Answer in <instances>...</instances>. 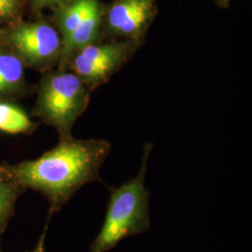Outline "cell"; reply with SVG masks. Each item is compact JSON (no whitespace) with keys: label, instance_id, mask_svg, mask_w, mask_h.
Returning <instances> with one entry per match:
<instances>
[{"label":"cell","instance_id":"obj_5","mask_svg":"<svg viewBox=\"0 0 252 252\" xmlns=\"http://www.w3.org/2000/svg\"><path fill=\"white\" fill-rule=\"evenodd\" d=\"M7 41L23 63L50 71L59 63L63 40L59 31L47 21L22 23L7 33Z\"/></svg>","mask_w":252,"mask_h":252},{"label":"cell","instance_id":"obj_14","mask_svg":"<svg viewBox=\"0 0 252 252\" xmlns=\"http://www.w3.org/2000/svg\"><path fill=\"white\" fill-rule=\"evenodd\" d=\"M0 252H2V251H1V248H0Z\"/></svg>","mask_w":252,"mask_h":252},{"label":"cell","instance_id":"obj_3","mask_svg":"<svg viewBox=\"0 0 252 252\" xmlns=\"http://www.w3.org/2000/svg\"><path fill=\"white\" fill-rule=\"evenodd\" d=\"M90 88L68 69L47 73L40 81L35 115L54 127L60 139L71 137L72 127L90 103Z\"/></svg>","mask_w":252,"mask_h":252},{"label":"cell","instance_id":"obj_13","mask_svg":"<svg viewBox=\"0 0 252 252\" xmlns=\"http://www.w3.org/2000/svg\"><path fill=\"white\" fill-rule=\"evenodd\" d=\"M212 1L216 4L219 8L227 9V8L230 6L232 0H212Z\"/></svg>","mask_w":252,"mask_h":252},{"label":"cell","instance_id":"obj_9","mask_svg":"<svg viewBox=\"0 0 252 252\" xmlns=\"http://www.w3.org/2000/svg\"><path fill=\"white\" fill-rule=\"evenodd\" d=\"M35 125L20 108L0 103V131L9 134L29 133Z\"/></svg>","mask_w":252,"mask_h":252},{"label":"cell","instance_id":"obj_6","mask_svg":"<svg viewBox=\"0 0 252 252\" xmlns=\"http://www.w3.org/2000/svg\"><path fill=\"white\" fill-rule=\"evenodd\" d=\"M157 13V0H113L104 4L101 39L128 40L141 48Z\"/></svg>","mask_w":252,"mask_h":252},{"label":"cell","instance_id":"obj_7","mask_svg":"<svg viewBox=\"0 0 252 252\" xmlns=\"http://www.w3.org/2000/svg\"><path fill=\"white\" fill-rule=\"evenodd\" d=\"M24 80V63L15 54L0 53V94L15 92Z\"/></svg>","mask_w":252,"mask_h":252},{"label":"cell","instance_id":"obj_12","mask_svg":"<svg viewBox=\"0 0 252 252\" xmlns=\"http://www.w3.org/2000/svg\"><path fill=\"white\" fill-rule=\"evenodd\" d=\"M49 223H50V221L46 220L45 227H44V229L42 231V234H40V236H39V238H38L36 245L34 246V248L32 250L27 251L26 252H46L45 241L46 234H47V231H48Z\"/></svg>","mask_w":252,"mask_h":252},{"label":"cell","instance_id":"obj_11","mask_svg":"<svg viewBox=\"0 0 252 252\" xmlns=\"http://www.w3.org/2000/svg\"><path fill=\"white\" fill-rule=\"evenodd\" d=\"M68 0H32L34 6L36 9H56L58 7L62 6L64 3H66Z\"/></svg>","mask_w":252,"mask_h":252},{"label":"cell","instance_id":"obj_4","mask_svg":"<svg viewBox=\"0 0 252 252\" xmlns=\"http://www.w3.org/2000/svg\"><path fill=\"white\" fill-rule=\"evenodd\" d=\"M139 49L128 40L99 39L75 52L63 69L75 73L93 92L107 83Z\"/></svg>","mask_w":252,"mask_h":252},{"label":"cell","instance_id":"obj_8","mask_svg":"<svg viewBox=\"0 0 252 252\" xmlns=\"http://www.w3.org/2000/svg\"><path fill=\"white\" fill-rule=\"evenodd\" d=\"M26 189L0 177V236L4 234L12 217L20 196Z\"/></svg>","mask_w":252,"mask_h":252},{"label":"cell","instance_id":"obj_10","mask_svg":"<svg viewBox=\"0 0 252 252\" xmlns=\"http://www.w3.org/2000/svg\"><path fill=\"white\" fill-rule=\"evenodd\" d=\"M23 0H0V22L14 21L22 11Z\"/></svg>","mask_w":252,"mask_h":252},{"label":"cell","instance_id":"obj_1","mask_svg":"<svg viewBox=\"0 0 252 252\" xmlns=\"http://www.w3.org/2000/svg\"><path fill=\"white\" fill-rule=\"evenodd\" d=\"M111 151L106 139H60L35 160L0 163V177L26 189L41 193L49 203L47 220L66 205L75 193L93 181H102L100 168Z\"/></svg>","mask_w":252,"mask_h":252},{"label":"cell","instance_id":"obj_2","mask_svg":"<svg viewBox=\"0 0 252 252\" xmlns=\"http://www.w3.org/2000/svg\"><path fill=\"white\" fill-rule=\"evenodd\" d=\"M153 147L152 142L144 145L137 176L119 187L107 186L109 200L106 215L99 233L91 244L89 252H109L122 240L151 229V191L146 189L145 180Z\"/></svg>","mask_w":252,"mask_h":252}]
</instances>
